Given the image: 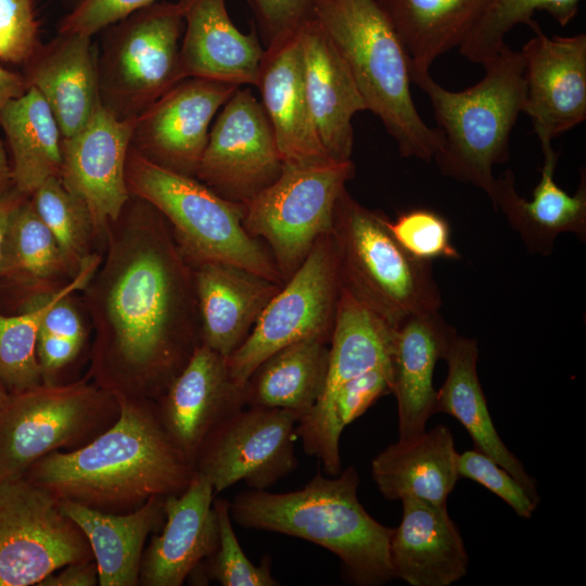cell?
I'll use <instances>...</instances> for the list:
<instances>
[{
	"label": "cell",
	"mask_w": 586,
	"mask_h": 586,
	"mask_svg": "<svg viewBox=\"0 0 586 586\" xmlns=\"http://www.w3.org/2000/svg\"><path fill=\"white\" fill-rule=\"evenodd\" d=\"M104 241L82 290L94 331L87 374L113 395L154 402L201 344L193 268L166 218L135 195Z\"/></svg>",
	"instance_id": "1"
},
{
	"label": "cell",
	"mask_w": 586,
	"mask_h": 586,
	"mask_svg": "<svg viewBox=\"0 0 586 586\" xmlns=\"http://www.w3.org/2000/svg\"><path fill=\"white\" fill-rule=\"evenodd\" d=\"M114 396L119 416L113 425L78 449L43 456L23 476L58 500L117 514L183 492L195 471L164 430L154 402Z\"/></svg>",
	"instance_id": "2"
},
{
	"label": "cell",
	"mask_w": 586,
	"mask_h": 586,
	"mask_svg": "<svg viewBox=\"0 0 586 586\" xmlns=\"http://www.w3.org/2000/svg\"><path fill=\"white\" fill-rule=\"evenodd\" d=\"M358 486L353 466L328 477L318 470L297 491L239 493L230 501V514L243 527L311 542L334 553L355 585L379 586L394 579L388 551L393 528L367 512Z\"/></svg>",
	"instance_id": "3"
},
{
	"label": "cell",
	"mask_w": 586,
	"mask_h": 586,
	"mask_svg": "<svg viewBox=\"0 0 586 586\" xmlns=\"http://www.w3.org/2000/svg\"><path fill=\"white\" fill-rule=\"evenodd\" d=\"M311 16L346 62L366 103L399 154L430 162L443 136L428 126L411 95L412 63L377 0H314Z\"/></svg>",
	"instance_id": "4"
},
{
	"label": "cell",
	"mask_w": 586,
	"mask_h": 586,
	"mask_svg": "<svg viewBox=\"0 0 586 586\" xmlns=\"http://www.w3.org/2000/svg\"><path fill=\"white\" fill-rule=\"evenodd\" d=\"M483 78L461 91L438 85L430 72L412 74L430 99L443 142L433 157L440 171L471 183L491 198L493 167L509 158L511 131L523 113L526 88L521 51L507 44L484 62Z\"/></svg>",
	"instance_id": "5"
},
{
	"label": "cell",
	"mask_w": 586,
	"mask_h": 586,
	"mask_svg": "<svg viewBox=\"0 0 586 586\" xmlns=\"http://www.w3.org/2000/svg\"><path fill=\"white\" fill-rule=\"evenodd\" d=\"M386 219L344 188L335 202L331 233L342 289L394 328L411 315L438 311L443 300L431 262L404 250Z\"/></svg>",
	"instance_id": "6"
},
{
	"label": "cell",
	"mask_w": 586,
	"mask_h": 586,
	"mask_svg": "<svg viewBox=\"0 0 586 586\" xmlns=\"http://www.w3.org/2000/svg\"><path fill=\"white\" fill-rule=\"evenodd\" d=\"M131 195L152 204L168 221L190 266L228 263L283 284L267 246L243 227V204L222 199L198 180L148 161L131 146L126 160Z\"/></svg>",
	"instance_id": "7"
},
{
	"label": "cell",
	"mask_w": 586,
	"mask_h": 586,
	"mask_svg": "<svg viewBox=\"0 0 586 586\" xmlns=\"http://www.w3.org/2000/svg\"><path fill=\"white\" fill-rule=\"evenodd\" d=\"M118 416L115 396L88 374L10 394L0 407V481L23 476L48 454L87 445Z\"/></svg>",
	"instance_id": "8"
},
{
	"label": "cell",
	"mask_w": 586,
	"mask_h": 586,
	"mask_svg": "<svg viewBox=\"0 0 586 586\" xmlns=\"http://www.w3.org/2000/svg\"><path fill=\"white\" fill-rule=\"evenodd\" d=\"M183 30L178 2H154L103 29L97 54L101 105L118 119H135L184 79Z\"/></svg>",
	"instance_id": "9"
},
{
	"label": "cell",
	"mask_w": 586,
	"mask_h": 586,
	"mask_svg": "<svg viewBox=\"0 0 586 586\" xmlns=\"http://www.w3.org/2000/svg\"><path fill=\"white\" fill-rule=\"evenodd\" d=\"M354 176L352 160L284 165L272 184L243 203V227L267 244L283 283L331 231L335 202Z\"/></svg>",
	"instance_id": "10"
},
{
	"label": "cell",
	"mask_w": 586,
	"mask_h": 586,
	"mask_svg": "<svg viewBox=\"0 0 586 586\" xmlns=\"http://www.w3.org/2000/svg\"><path fill=\"white\" fill-rule=\"evenodd\" d=\"M337 255L331 231L321 235L300 268L265 307L246 340L228 358L232 379L244 385L268 356L292 343H330L340 294Z\"/></svg>",
	"instance_id": "11"
},
{
	"label": "cell",
	"mask_w": 586,
	"mask_h": 586,
	"mask_svg": "<svg viewBox=\"0 0 586 586\" xmlns=\"http://www.w3.org/2000/svg\"><path fill=\"white\" fill-rule=\"evenodd\" d=\"M59 500L24 476L0 481V586L38 585L66 564L92 560Z\"/></svg>",
	"instance_id": "12"
},
{
	"label": "cell",
	"mask_w": 586,
	"mask_h": 586,
	"mask_svg": "<svg viewBox=\"0 0 586 586\" xmlns=\"http://www.w3.org/2000/svg\"><path fill=\"white\" fill-rule=\"evenodd\" d=\"M298 417L285 409L244 407L220 422L204 440L193 461L215 495L244 481L268 489L297 467Z\"/></svg>",
	"instance_id": "13"
},
{
	"label": "cell",
	"mask_w": 586,
	"mask_h": 586,
	"mask_svg": "<svg viewBox=\"0 0 586 586\" xmlns=\"http://www.w3.org/2000/svg\"><path fill=\"white\" fill-rule=\"evenodd\" d=\"M283 166L262 102L239 87L209 129L195 178L222 199L243 204L272 184Z\"/></svg>",
	"instance_id": "14"
},
{
	"label": "cell",
	"mask_w": 586,
	"mask_h": 586,
	"mask_svg": "<svg viewBox=\"0 0 586 586\" xmlns=\"http://www.w3.org/2000/svg\"><path fill=\"white\" fill-rule=\"evenodd\" d=\"M392 331L391 326L341 289L326 384L314 408L296 425L305 453L315 456L328 475L342 471L340 441L331 429L334 396L349 380L391 361Z\"/></svg>",
	"instance_id": "15"
},
{
	"label": "cell",
	"mask_w": 586,
	"mask_h": 586,
	"mask_svg": "<svg viewBox=\"0 0 586 586\" xmlns=\"http://www.w3.org/2000/svg\"><path fill=\"white\" fill-rule=\"evenodd\" d=\"M239 86L205 78H184L133 120L130 146L170 171L195 173L211 124Z\"/></svg>",
	"instance_id": "16"
},
{
	"label": "cell",
	"mask_w": 586,
	"mask_h": 586,
	"mask_svg": "<svg viewBox=\"0 0 586 586\" xmlns=\"http://www.w3.org/2000/svg\"><path fill=\"white\" fill-rule=\"evenodd\" d=\"M133 120L100 105L76 135L62 139L60 179L85 203L101 241L131 195L125 170Z\"/></svg>",
	"instance_id": "17"
},
{
	"label": "cell",
	"mask_w": 586,
	"mask_h": 586,
	"mask_svg": "<svg viewBox=\"0 0 586 586\" xmlns=\"http://www.w3.org/2000/svg\"><path fill=\"white\" fill-rule=\"evenodd\" d=\"M520 50L526 98L523 109L540 146L586 119V35L546 36L536 22Z\"/></svg>",
	"instance_id": "18"
},
{
	"label": "cell",
	"mask_w": 586,
	"mask_h": 586,
	"mask_svg": "<svg viewBox=\"0 0 586 586\" xmlns=\"http://www.w3.org/2000/svg\"><path fill=\"white\" fill-rule=\"evenodd\" d=\"M154 405L167 435L192 466L207 435L246 407L244 387L232 379L227 358L202 343Z\"/></svg>",
	"instance_id": "19"
},
{
	"label": "cell",
	"mask_w": 586,
	"mask_h": 586,
	"mask_svg": "<svg viewBox=\"0 0 586 586\" xmlns=\"http://www.w3.org/2000/svg\"><path fill=\"white\" fill-rule=\"evenodd\" d=\"M209 480L195 473L180 494L165 497V520L145 546L141 586H181L217 548L219 527Z\"/></svg>",
	"instance_id": "20"
},
{
	"label": "cell",
	"mask_w": 586,
	"mask_h": 586,
	"mask_svg": "<svg viewBox=\"0 0 586 586\" xmlns=\"http://www.w3.org/2000/svg\"><path fill=\"white\" fill-rule=\"evenodd\" d=\"M298 28L268 42L255 87L284 165L308 166L333 160L320 142L310 113Z\"/></svg>",
	"instance_id": "21"
},
{
	"label": "cell",
	"mask_w": 586,
	"mask_h": 586,
	"mask_svg": "<svg viewBox=\"0 0 586 586\" xmlns=\"http://www.w3.org/2000/svg\"><path fill=\"white\" fill-rule=\"evenodd\" d=\"M304 84L320 142L336 162L351 161L353 117L367 111L352 73L319 23L310 16L298 28Z\"/></svg>",
	"instance_id": "22"
},
{
	"label": "cell",
	"mask_w": 586,
	"mask_h": 586,
	"mask_svg": "<svg viewBox=\"0 0 586 586\" xmlns=\"http://www.w3.org/2000/svg\"><path fill=\"white\" fill-rule=\"evenodd\" d=\"M456 335V329L438 311L411 315L393 328L392 393L397 403L399 440L423 433L436 413L433 373Z\"/></svg>",
	"instance_id": "23"
},
{
	"label": "cell",
	"mask_w": 586,
	"mask_h": 586,
	"mask_svg": "<svg viewBox=\"0 0 586 586\" xmlns=\"http://www.w3.org/2000/svg\"><path fill=\"white\" fill-rule=\"evenodd\" d=\"M184 30L180 42L183 78L255 86L265 52L256 31L242 33L226 0H179Z\"/></svg>",
	"instance_id": "24"
},
{
	"label": "cell",
	"mask_w": 586,
	"mask_h": 586,
	"mask_svg": "<svg viewBox=\"0 0 586 586\" xmlns=\"http://www.w3.org/2000/svg\"><path fill=\"white\" fill-rule=\"evenodd\" d=\"M403 518L390 539L394 578L411 586H449L468 572L469 557L446 506L403 498Z\"/></svg>",
	"instance_id": "25"
},
{
	"label": "cell",
	"mask_w": 586,
	"mask_h": 586,
	"mask_svg": "<svg viewBox=\"0 0 586 586\" xmlns=\"http://www.w3.org/2000/svg\"><path fill=\"white\" fill-rule=\"evenodd\" d=\"M97 54L91 36L58 33L24 64L27 87L44 99L62 139L76 135L101 105Z\"/></svg>",
	"instance_id": "26"
},
{
	"label": "cell",
	"mask_w": 586,
	"mask_h": 586,
	"mask_svg": "<svg viewBox=\"0 0 586 586\" xmlns=\"http://www.w3.org/2000/svg\"><path fill=\"white\" fill-rule=\"evenodd\" d=\"M542 150L540 179L530 201L519 195L510 169L496 178L489 200L495 209L504 213L528 251L549 255L561 233H573L581 241L586 240V171L584 167L581 169L577 190L571 195L555 180L558 152L551 144L543 145Z\"/></svg>",
	"instance_id": "27"
},
{
	"label": "cell",
	"mask_w": 586,
	"mask_h": 586,
	"mask_svg": "<svg viewBox=\"0 0 586 586\" xmlns=\"http://www.w3.org/2000/svg\"><path fill=\"white\" fill-rule=\"evenodd\" d=\"M193 277L201 343L225 358L242 345L282 286L240 266L219 262L193 267Z\"/></svg>",
	"instance_id": "28"
},
{
	"label": "cell",
	"mask_w": 586,
	"mask_h": 586,
	"mask_svg": "<svg viewBox=\"0 0 586 586\" xmlns=\"http://www.w3.org/2000/svg\"><path fill=\"white\" fill-rule=\"evenodd\" d=\"M454 436L445 425L399 440L371 462V475L385 498L407 497L446 506L458 479Z\"/></svg>",
	"instance_id": "29"
},
{
	"label": "cell",
	"mask_w": 586,
	"mask_h": 586,
	"mask_svg": "<svg viewBox=\"0 0 586 586\" xmlns=\"http://www.w3.org/2000/svg\"><path fill=\"white\" fill-rule=\"evenodd\" d=\"M165 497L155 496L129 513H107L59 500L85 534L98 566L100 586H139L145 543L163 526Z\"/></svg>",
	"instance_id": "30"
},
{
	"label": "cell",
	"mask_w": 586,
	"mask_h": 586,
	"mask_svg": "<svg viewBox=\"0 0 586 586\" xmlns=\"http://www.w3.org/2000/svg\"><path fill=\"white\" fill-rule=\"evenodd\" d=\"M479 347L474 339L456 335L444 360L448 372L436 391V413L455 417L470 434L474 449L506 469L538 505L536 480L499 437L477 375Z\"/></svg>",
	"instance_id": "31"
},
{
	"label": "cell",
	"mask_w": 586,
	"mask_h": 586,
	"mask_svg": "<svg viewBox=\"0 0 586 586\" xmlns=\"http://www.w3.org/2000/svg\"><path fill=\"white\" fill-rule=\"evenodd\" d=\"M492 0H377L405 46L412 74L459 48Z\"/></svg>",
	"instance_id": "32"
},
{
	"label": "cell",
	"mask_w": 586,
	"mask_h": 586,
	"mask_svg": "<svg viewBox=\"0 0 586 586\" xmlns=\"http://www.w3.org/2000/svg\"><path fill=\"white\" fill-rule=\"evenodd\" d=\"M328 366V342L306 339L286 345L263 360L246 380L245 405L290 410L300 421L318 402Z\"/></svg>",
	"instance_id": "33"
},
{
	"label": "cell",
	"mask_w": 586,
	"mask_h": 586,
	"mask_svg": "<svg viewBox=\"0 0 586 586\" xmlns=\"http://www.w3.org/2000/svg\"><path fill=\"white\" fill-rule=\"evenodd\" d=\"M11 151L13 187L30 196L46 180L60 177L62 133L41 94L33 87L10 100L0 114Z\"/></svg>",
	"instance_id": "34"
},
{
	"label": "cell",
	"mask_w": 586,
	"mask_h": 586,
	"mask_svg": "<svg viewBox=\"0 0 586 586\" xmlns=\"http://www.w3.org/2000/svg\"><path fill=\"white\" fill-rule=\"evenodd\" d=\"M101 259V255L90 254L68 282L53 289L28 292L22 300L20 314L0 315V383L9 394L43 383L36 353L40 321L59 298L85 289Z\"/></svg>",
	"instance_id": "35"
},
{
	"label": "cell",
	"mask_w": 586,
	"mask_h": 586,
	"mask_svg": "<svg viewBox=\"0 0 586 586\" xmlns=\"http://www.w3.org/2000/svg\"><path fill=\"white\" fill-rule=\"evenodd\" d=\"M65 276L74 277L53 234L27 196L9 219L0 278L28 293L56 288L54 283Z\"/></svg>",
	"instance_id": "36"
},
{
	"label": "cell",
	"mask_w": 586,
	"mask_h": 586,
	"mask_svg": "<svg viewBox=\"0 0 586 586\" xmlns=\"http://www.w3.org/2000/svg\"><path fill=\"white\" fill-rule=\"evenodd\" d=\"M582 0H492L459 52L469 61L483 64L505 46L507 34L518 25H530L538 11L547 12L559 25H568L577 14Z\"/></svg>",
	"instance_id": "37"
},
{
	"label": "cell",
	"mask_w": 586,
	"mask_h": 586,
	"mask_svg": "<svg viewBox=\"0 0 586 586\" xmlns=\"http://www.w3.org/2000/svg\"><path fill=\"white\" fill-rule=\"evenodd\" d=\"M29 198L75 276L92 254L91 243L97 239L87 206L64 187L60 177L46 180Z\"/></svg>",
	"instance_id": "38"
},
{
	"label": "cell",
	"mask_w": 586,
	"mask_h": 586,
	"mask_svg": "<svg viewBox=\"0 0 586 586\" xmlns=\"http://www.w3.org/2000/svg\"><path fill=\"white\" fill-rule=\"evenodd\" d=\"M213 506L219 527L217 548L188 579L195 581V584L215 581L222 586H278L280 583L271 575L270 557L266 556L256 565L241 548L232 527L230 501L216 496Z\"/></svg>",
	"instance_id": "39"
},
{
	"label": "cell",
	"mask_w": 586,
	"mask_h": 586,
	"mask_svg": "<svg viewBox=\"0 0 586 586\" xmlns=\"http://www.w3.org/2000/svg\"><path fill=\"white\" fill-rule=\"evenodd\" d=\"M386 226L395 240L411 256L424 262L437 258L460 259L461 255L451 242L448 221L428 208L404 212L395 220L386 219Z\"/></svg>",
	"instance_id": "40"
},
{
	"label": "cell",
	"mask_w": 586,
	"mask_h": 586,
	"mask_svg": "<svg viewBox=\"0 0 586 586\" xmlns=\"http://www.w3.org/2000/svg\"><path fill=\"white\" fill-rule=\"evenodd\" d=\"M388 393H392L391 361L378 365L343 384L331 406V429L334 437L340 441L345 426Z\"/></svg>",
	"instance_id": "41"
},
{
	"label": "cell",
	"mask_w": 586,
	"mask_h": 586,
	"mask_svg": "<svg viewBox=\"0 0 586 586\" xmlns=\"http://www.w3.org/2000/svg\"><path fill=\"white\" fill-rule=\"evenodd\" d=\"M457 468L459 477L483 485L508 504L519 517H532L537 504L506 469L485 454L476 449L459 454Z\"/></svg>",
	"instance_id": "42"
},
{
	"label": "cell",
	"mask_w": 586,
	"mask_h": 586,
	"mask_svg": "<svg viewBox=\"0 0 586 586\" xmlns=\"http://www.w3.org/2000/svg\"><path fill=\"white\" fill-rule=\"evenodd\" d=\"M40 44L34 0H0V60L25 64Z\"/></svg>",
	"instance_id": "43"
},
{
	"label": "cell",
	"mask_w": 586,
	"mask_h": 586,
	"mask_svg": "<svg viewBox=\"0 0 586 586\" xmlns=\"http://www.w3.org/2000/svg\"><path fill=\"white\" fill-rule=\"evenodd\" d=\"M156 0H80L60 21L58 33L93 37L110 25L127 17Z\"/></svg>",
	"instance_id": "44"
},
{
	"label": "cell",
	"mask_w": 586,
	"mask_h": 586,
	"mask_svg": "<svg viewBox=\"0 0 586 586\" xmlns=\"http://www.w3.org/2000/svg\"><path fill=\"white\" fill-rule=\"evenodd\" d=\"M314 0H251L267 41L295 31L311 16Z\"/></svg>",
	"instance_id": "45"
},
{
	"label": "cell",
	"mask_w": 586,
	"mask_h": 586,
	"mask_svg": "<svg viewBox=\"0 0 586 586\" xmlns=\"http://www.w3.org/2000/svg\"><path fill=\"white\" fill-rule=\"evenodd\" d=\"M84 345L38 331L36 353L43 383H56L58 372L78 356Z\"/></svg>",
	"instance_id": "46"
},
{
	"label": "cell",
	"mask_w": 586,
	"mask_h": 586,
	"mask_svg": "<svg viewBox=\"0 0 586 586\" xmlns=\"http://www.w3.org/2000/svg\"><path fill=\"white\" fill-rule=\"evenodd\" d=\"M71 296H63L49 307L40 321L39 331L85 344L86 327Z\"/></svg>",
	"instance_id": "47"
},
{
	"label": "cell",
	"mask_w": 586,
	"mask_h": 586,
	"mask_svg": "<svg viewBox=\"0 0 586 586\" xmlns=\"http://www.w3.org/2000/svg\"><path fill=\"white\" fill-rule=\"evenodd\" d=\"M99 585L98 566L94 561H78L64 565L48 575L38 586H95Z\"/></svg>",
	"instance_id": "48"
},
{
	"label": "cell",
	"mask_w": 586,
	"mask_h": 586,
	"mask_svg": "<svg viewBox=\"0 0 586 586\" xmlns=\"http://www.w3.org/2000/svg\"><path fill=\"white\" fill-rule=\"evenodd\" d=\"M27 89L23 75L0 66V114L10 100L22 95Z\"/></svg>",
	"instance_id": "49"
},
{
	"label": "cell",
	"mask_w": 586,
	"mask_h": 586,
	"mask_svg": "<svg viewBox=\"0 0 586 586\" xmlns=\"http://www.w3.org/2000/svg\"><path fill=\"white\" fill-rule=\"evenodd\" d=\"M25 198L27 196L18 192L14 187L0 195V257L9 219L13 211Z\"/></svg>",
	"instance_id": "50"
},
{
	"label": "cell",
	"mask_w": 586,
	"mask_h": 586,
	"mask_svg": "<svg viewBox=\"0 0 586 586\" xmlns=\"http://www.w3.org/2000/svg\"><path fill=\"white\" fill-rule=\"evenodd\" d=\"M13 188L11 163L7 150L0 140V195Z\"/></svg>",
	"instance_id": "51"
},
{
	"label": "cell",
	"mask_w": 586,
	"mask_h": 586,
	"mask_svg": "<svg viewBox=\"0 0 586 586\" xmlns=\"http://www.w3.org/2000/svg\"><path fill=\"white\" fill-rule=\"evenodd\" d=\"M10 394L7 392L4 386L0 383V407L3 406L9 399Z\"/></svg>",
	"instance_id": "52"
},
{
	"label": "cell",
	"mask_w": 586,
	"mask_h": 586,
	"mask_svg": "<svg viewBox=\"0 0 586 586\" xmlns=\"http://www.w3.org/2000/svg\"><path fill=\"white\" fill-rule=\"evenodd\" d=\"M80 0H63L67 4V8L71 10L74 8Z\"/></svg>",
	"instance_id": "53"
}]
</instances>
